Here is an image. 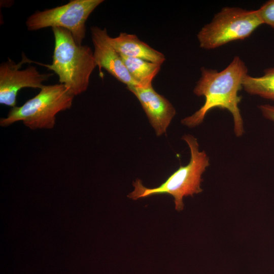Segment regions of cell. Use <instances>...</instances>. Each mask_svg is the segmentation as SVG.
I'll return each instance as SVG.
<instances>
[{
    "mask_svg": "<svg viewBox=\"0 0 274 274\" xmlns=\"http://www.w3.org/2000/svg\"><path fill=\"white\" fill-rule=\"evenodd\" d=\"M200 77L193 89V93L205 98L203 105L191 116L181 120L190 128L200 124L208 113L213 109L227 110L232 115L236 136L245 132L243 120L239 108L241 97L238 94L242 89V82L248 74V67L238 56L234 57L223 70L201 67Z\"/></svg>",
    "mask_w": 274,
    "mask_h": 274,
    "instance_id": "obj_1",
    "label": "cell"
},
{
    "mask_svg": "<svg viewBox=\"0 0 274 274\" xmlns=\"http://www.w3.org/2000/svg\"><path fill=\"white\" fill-rule=\"evenodd\" d=\"M54 48L51 64L37 63L53 71L59 83L64 85L75 95L88 88L90 76L97 66L93 51L87 45L77 44L67 29L52 28Z\"/></svg>",
    "mask_w": 274,
    "mask_h": 274,
    "instance_id": "obj_2",
    "label": "cell"
},
{
    "mask_svg": "<svg viewBox=\"0 0 274 274\" xmlns=\"http://www.w3.org/2000/svg\"><path fill=\"white\" fill-rule=\"evenodd\" d=\"M182 139L188 145L190 159L185 166L180 165L160 185L153 188L145 187L139 179L133 182L134 190L127 195L133 200L154 195L166 194L174 198L175 209L181 211L184 208V197L191 196L202 191L200 187L202 175L210 165L209 157L204 151H200L196 138L191 134L183 135Z\"/></svg>",
    "mask_w": 274,
    "mask_h": 274,
    "instance_id": "obj_3",
    "label": "cell"
},
{
    "mask_svg": "<svg viewBox=\"0 0 274 274\" xmlns=\"http://www.w3.org/2000/svg\"><path fill=\"white\" fill-rule=\"evenodd\" d=\"M74 96L63 84L45 85L23 105L12 108L7 117L1 119L0 125L7 127L21 121L32 130L52 129L56 115L71 108Z\"/></svg>",
    "mask_w": 274,
    "mask_h": 274,
    "instance_id": "obj_4",
    "label": "cell"
},
{
    "mask_svg": "<svg viewBox=\"0 0 274 274\" xmlns=\"http://www.w3.org/2000/svg\"><path fill=\"white\" fill-rule=\"evenodd\" d=\"M262 24L258 9L249 10L226 6L201 28L197 38L200 48L214 49L229 42L248 38Z\"/></svg>",
    "mask_w": 274,
    "mask_h": 274,
    "instance_id": "obj_5",
    "label": "cell"
},
{
    "mask_svg": "<svg viewBox=\"0 0 274 274\" xmlns=\"http://www.w3.org/2000/svg\"><path fill=\"white\" fill-rule=\"evenodd\" d=\"M104 0H71L67 4L43 11H37L25 22L27 30L47 27L68 30L76 43L81 45L86 36V22Z\"/></svg>",
    "mask_w": 274,
    "mask_h": 274,
    "instance_id": "obj_6",
    "label": "cell"
},
{
    "mask_svg": "<svg viewBox=\"0 0 274 274\" xmlns=\"http://www.w3.org/2000/svg\"><path fill=\"white\" fill-rule=\"evenodd\" d=\"M21 61L16 63L10 59L0 65V104L16 107V97L20 90L24 88L41 89L53 74H41L34 66L20 70L23 63L31 62L23 54Z\"/></svg>",
    "mask_w": 274,
    "mask_h": 274,
    "instance_id": "obj_7",
    "label": "cell"
},
{
    "mask_svg": "<svg viewBox=\"0 0 274 274\" xmlns=\"http://www.w3.org/2000/svg\"><path fill=\"white\" fill-rule=\"evenodd\" d=\"M90 33L94 47L93 56L99 71L102 68L105 70L127 87H137L120 55L111 44L110 36L106 28L93 26L90 27Z\"/></svg>",
    "mask_w": 274,
    "mask_h": 274,
    "instance_id": "obj_8",
    "label": "cell"
},
{
    "mask_svg": "<svg viewBox=\"0 0 274 274\" xmlns=\"http://www.w3.org/2000/svg\"><path fill=\"white\" fill-rule=\"evenodd\" d=\"M127 88L138 99L156 135L165 133L176 114V110L169 100L157 93L153 86Z\"/></svg>",
    "mask_w": 274,
    "mask_h": 274,
    "instance_id": "obj_9",
    "label": "cell"
},
{
    "mask_svg": "<svg viewBox=\"0 0 274 274\" xmlns=\"http://www.w3.org/2000/svg\"><path fill=\"white\" fill-rule=\"evenodd\" d=\"M110 41L120 55L140 58L161 65L165 61V56L162 53L142 41L135 35L120 32L116 37H110Z\"/></svg>",
    "mask_w": 274,
    "mask_h": 274,
    "instance_id": "obj_10",
    "label": "cell"
},
{
    "mask_svg": "<svg viewBox=\"0 0 274 274\" xmlns=\"http://www.w3.org/2000/svg\"><path fill=\"white\" fill-rule=\"evenodd\" d=\"M120 56L137 87L152 86V81L160 71L161 64L140 58Z\"/></svg>",
    "mask_w": 274,
    "mask_h": 274,
    "instance_id": "obj_11",
    "label": "cell"
},
{
    "mask_svg": "<svg viewBox=\"0 0 274 274\" xmlns=\"http://www.w3.org/2000/svg\"><path fill=\"white\" fill-rule=\"evenodd\" d=\"M242 88L251 95L274 101V66L265 69L260 77L246 75L242 82Z\"/></svg>",
    "mask_w": 274,
    "mask_h": 274,
    "instance_id": "obj_12",
    "label": "cell"
},
{
    "mask_svg": "<svg viewBox=\"0 0 274 274\" xmlns=\"http://www.w3.org/2000/svg\"><path fill=\"white\" fill-rule=\"evenodd\" d=\"M258 10L263 24L274 29V0L266 2Z\"/></svg>",
    "mask_w": 274,
    "mask_h": 274,
    "instance_id": "obj_13",
    "label": "cell"
},
{
    "mask_svg": "<svg viewBox=\"0 0 274 274\" xmlns=\"http://www.w3.org/2000/svg\"><path fill=\"white\" fill-rule=\"evenodd\" d=\"M262 116L266 119L274 123V106L269 104H263L259 106Z\"/></svg>",
    "mask_w": 274,
    "mask_h": 274,
    "instance_id": "obj_14",
    "label": "cell"
}]
</instances>
